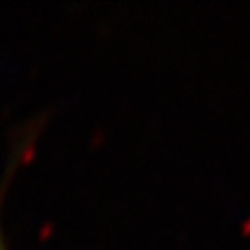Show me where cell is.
I'll use <instances>...</instances> for the list:
<instances>
[{"label": "cell", "mask_w": 250, "mask_h": 250, "mask_svg": "<svg viewBox=\"0 0 250 250\" xmlns=\"http://www.w3.org/2000/svg\"><path fill=\"white\" fill-rule=\"evenodd\" d=\"M0 205H2V200H0ZM0 250H9V248H6V240H4V231H2V219H0Z\"/></svg>", "instance_id": "6da1fadb"}]
</instances>
